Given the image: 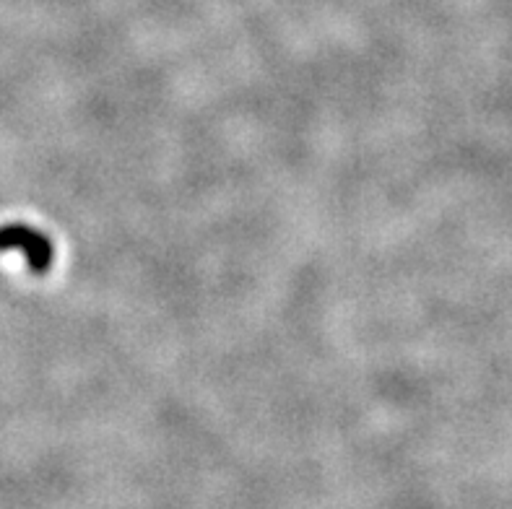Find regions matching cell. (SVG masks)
Wrapping results in <instances>:
<instances>
[{"label":"cell","mask_w":512,"mask_h":509,"mask_svg":"<svg viewBox=\"0 0 512 509\" xmlns=\"http://www.w3.org/2000/svg\"><path fill=\"white\" fill-rule=\"evenodd\" d=\"M0 250H21L29 260L34 273H45L52 263V245L45 234L34 232L29 226H3L0 229Z\"/></svg>","instance_id":"6da1fadb"}]
</instances>
